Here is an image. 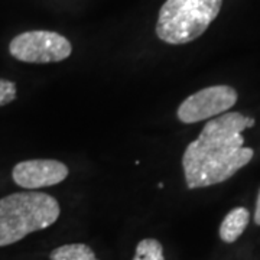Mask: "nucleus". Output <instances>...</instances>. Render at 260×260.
<instances>
[{"label":"nucleus","mask_w":260,"mask_h":260,"mask_svg":"<svg viewBox=\"0 0 260 260\" xmlns=\"http://www.w3.org/2000/svg\"><path fill=\"white\" fill-rule=\"evenodd\" d=\"M254 126V119L240 113H225L205 124L182 155V168L189 189L221 184L253 158L244 148L242 132Z\"/></svg>","instance_id":"nucleus-1"},{"label":"nucleus","mask_w":260,"mask_h":260,"mask_svg":"<svg viewBox=\"0 0 260 260\" xmlns=\"http://www.w3.org/2000/svg\"><path fill=\"white\" fill-rule=\"evenodd\" d=\"M59 214V203L45 192L26 191L0 198V247L15 244L30 233L51 227Z\"/></svg>","instance_id":"nucleus-2"},{"label":"nucleus","mask_w":260,"mask_h":260,"mask_svg":"<svg viewBox=\"0 0 260 260\" xmlns=\"http://www.w3.org/2000/svg\"><path fill=\"white\" fill-rule=\"evenodd\" d=\"M223 0H167L159 10L156 37L169 45L200 38L218 16Z\"/></svg>","instance_id":"nucleus-3"},{"label":"nucleus","mask_w":260,"mask_h":260,"mask_svg":"<svg viewBox=\"0 0 260 260\" xmlns=\"http://www.w3.org/2000/svg\"><path fill=\"white\" fill-rule=\"evenodd\" d=\"M10 55L28 64H52L67 59L73 52L71 42L52 30H28L9 44Z\"/></svg>","instance_id":"nucleus-4"},{"label":"nucleus","mask_w":260,"mask_h":260,"mask_svg":"<svg viewBox=\"0 0 260 260\" xmlns=\"http://www.w3.org/2000/svg\"><path fill=\"white\" fill-rule=\"evenodd\" d=\"M237 91L230 85H213L191 94L179 104V121L192 124L227 113L237 103Z\"/></svg>","instance_id":"nucleus-5"},{"label":"nucleus","mask_w":260,"mask_h":260,"mask_svg":"<svg viewBox=\"0 0 260 260\" xmlns=\"http://www.w3.org/2000/svg\"><path fill=\"white\" fill-rule=\"evenodd\" d=\"M68 177V168L55 159H29L15 165L12 178L25 189H39L61 184Z\"/></svg>","instance_id":"nucleus-6"},{"label":"nucleus","mask_w":260,"mask_h":260,"mask_svg":"<svg viewBox=\"0 0 260 260\" xmlns=\"http://www.w3.org/2000/svg\"><path fill=\"white\" fill-rule=\"evenodd\" d=\"M250 220V213L244 207H237L224 217L220 225V239L224 243H234L246 230Z\"/></svg>","instance_id":"nucleus-7"},{"label":"nucleus","mask_w":260,"mask_h":260,"mask_svg":"<svg viewBox=\"0 0 260 260\" xmlns=\"http://www.w3.org/2000/svg\"><path fill=\"white\" fill-rule=\"evenodd\" d=\"M49 260H97L93 249L84 243H70L49 253Z\"/></svg>","instance_id":"nucleus-8"},{"label":"nucleus","mask_w":260,"mask_h":260,"mask_svg":"<svg viewBox=\"0 0 260 260\" xmlns=\"http://www.w3.org/2000/svg\"><path fill=\"white\" fill-rule=\"evenodd\" d=\"M133 260H165L164 246L156 239H143L136 246Z\"/></svg>","instance_id":"nucleus-9"},{"label":"nucleus","mask_w":260,"mask_h":260,"mask_svg":"<svg viewBox=\"0 0 260 260\" xmlns=\"http://www.w3.org/2000/svg\"><path fill=\"white\" fill-rule=\"evenodd\" d=\"M18 95V87L13 81L0 78V107L15 102Z\"/></svg>","instance_id":"nucleus-10"},{"label":"nucleus","mask_w":260,"mask_h":260,"mask_svg":"<svg viewBox=\"0 0 260 260\" xmlns=\"http://www.w3.org/2000/svg\"><path fill=\"white\" fill-rule=\"evenodd\" d=\"M254 223L260 225V191L257 195V203H256V211H254Z\"/></svg>","instance_id":"nucleus-11"}]
</instances>
